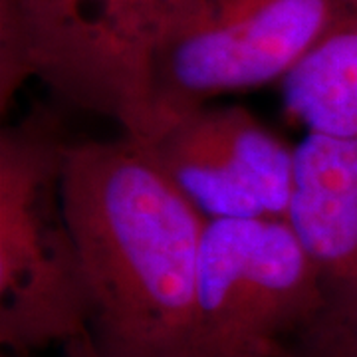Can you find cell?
Here are the masks:
<instances>
[{
  "label": "cell",
  "mask_w": 357,
  "mask_h": 357,
  "mask_svg": "<svg viewBox=\"0 0 357 357\" xmlns=\"http://www.w3.org/2000/svg\"><path fill=\"white\" fill-rule=\"evenodd\" d=\"M64 203L103 357H192L208 218L129 135L72 141Z\"/></svg>",
  "instance_id": "obj_1"
},
{
  "label": "cell",
  "mask_w": 357,
  "mask_h": 357,
  "mask_svg": "<svg viewBox=\"0 0 357 357\" xmlns=\"http://www.w3.org/2000/svg\"><path fill=\"white\" fill-rule=\"evenodd\" d=\"M70 143L44 105L0 133V342L8 354L88 332V284L64 203Z\"/></svg>",
  "instance_id": "obj_2"
},
{
  "label": "cell",
  "mask_w": 357,
  "mask_h": 357,
  "mask_svg": "<svg viewBox=\"0 0 357 357\" xmlns=\"http://www.w3.org/2000/svg\"><path fill=\"white\" fill-rule=\"evenodd\" d=\"M328 300L284 218H218L203 234L192 357H284Z\"/></svg>",
  "instance_id": "obj_3"
},
{
  "label": "cell",
  "mask_w": 357,
  "mask_h": 357,
  "mask_svg": "<svg viewBox=\"0 0 357 357\" xmlns=\"http://www.w3.org/2000/svg\"><path fill=\"white\" fill-rule=\"evenodd\" d=\"M354 2L191 0L155 52L157 135L225 93L282 82Z\"/></svg>",
  "instance_id": "obj_4"
},
{
  "label": "cell",
  "mask_w": 357,
  "mask_h": 357,
  "mask_svg": "<svg viewBox=\"0 0 357 357\" xmlns=\"http://www.w3.org/2000/svg\"><path fill=\"white\" fill-rule=\"evenodd\" d=\"M143 145L208 220L288 217L296 145L243 105L208 103Z\"/></svg>",
  "instance_id": "obj_5"
},
{
  "label": "cell",
  "mask_w": 357,
  "mask_h": 357,
  "mask_svg": "<svg viewBox=\"0 0 357 357\" xmlns=\"http://www.w3.org/2000/svg\"><path fill=\"white\" fill-rule=\"evenodd\" d=\"M191 0H76L48 88L68 105L115 121L123 135H157L155 52Z\"/></svg>",
  "instance_id": "obj_6"
},
{
  "label": "cell",
  "mask_w": 357,
  "mask_h": 357,
  "mask_svg": "<svg viewBox=\"0 0 357 357\" xmlns=\"http://www.w3.org/2000/svg\"><path fill=\"white\" fill-rule=\"evenodd\" d=\"M286 220L324 276L328 298L357 288V135L306 133L296 145Z\"/></svg>",
  "instance_id": "obj_7"
},
{
  "label": "cell",
  "mask_w": 357,
  "mask_h": 357,
  "mask_svg": "<svg viewBox=\"0 0 357 357\" xmlns=\"http://www.w3.org/2000/svg\"><path fill=\"white\" fill-rule=\"evenodd\" d=\"M282 105L306 133L357 135V0L280 82Z\"/></svg>",
  "instance_id": "obj_8"
},
{
  "label": "cell",
  "mask_w": 357,
  "mask_h": 357,
  "mask_svg": "<svg viewBox=\"0 0 357 357\" xmlns=\"http://www.w3.org/2000/svg\"><path fill=\"white\" fill-rule=\"evenodd\" d=\"M284 357H357V288L330 296Z\"/></svg>",
  "instance_id": "obj_9"
},
{
  "label": "cell",
  "mask_w": 357,
  "mask_h": 357,
  "mask_svg": "<svg viewBox=\"0 0 357 357\" xmlns=\"http://www.w3.org/2000/svg\"><path fill=\"white\" fill-rule=\"evenodd\" d=\"M64 351L66 357H103L102 354L98 351V347L93 345L88 332L79 333L77 337L66 342Z\"/></svg>",
  "instance_id": "obj_10"
},
{
  "label": "cell",
  "mask_w": 357,
  "mask_h": 357,
  "mask_svg": "<svg viewBox=\"0 0 357 357\" xmlns=\"http://www.w3.org/2000/svg\"><path fill=\"white\" fill-rule=\"evenodd\" d=\"M8 357H30V356H22V354H10Z\"/></svg>",
  "instance_id": "obj_11"
}]
</instances>
